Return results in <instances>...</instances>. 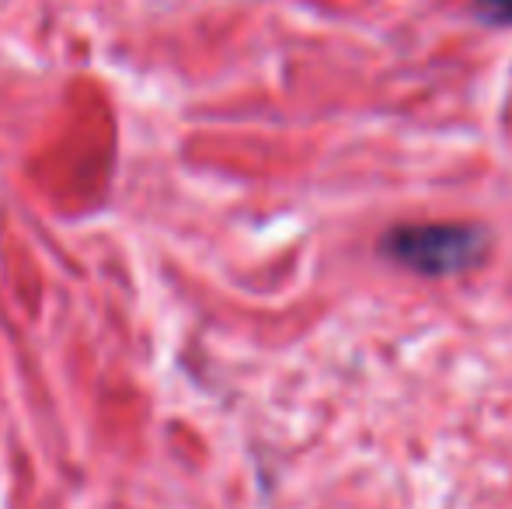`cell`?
Returning a JSON list of instances; mask_svg holds the SVG:
<instances>
[{"label": "cell", "instance_id": "6da1fadb", "mask_svg": "<svg viewBox=\"0 0 512 509\" xmlns=\"http://www.w3.org/2000/svg\"><path fill=\"white\" fill-rule=\"evenodd\" d=\"M380 255L425 279H450L478 269L488 231L478 224H398L380 238Z\"/></svg>", "mask_w": 512, "mask_h": 509}, {"label": "cell", "instance_id": "7a4b0ae2", "mask_svg": "<svg viewBox=\"0 0 512 509\" xmlns=\"http://www.w3.org/2000/svg\"><path fill=\"white\" fill-rule=\"evenodd\" d=\"M474 18L485 21L492 28H509L512 25V0H474Z\"/></svg>", "mask_w": 512, "mask_h": 509}]
</instances>
